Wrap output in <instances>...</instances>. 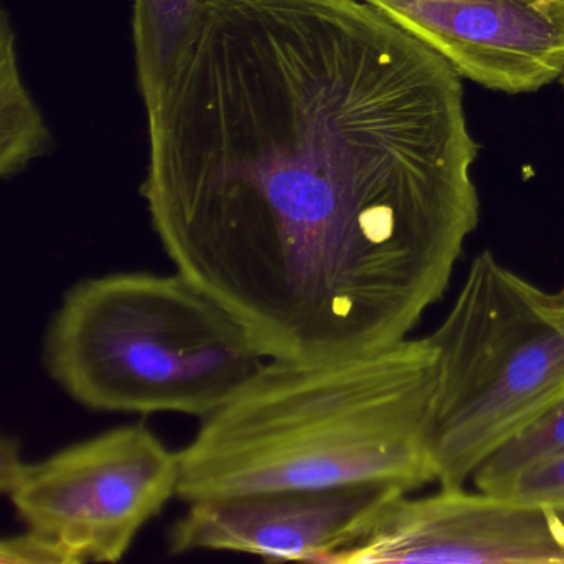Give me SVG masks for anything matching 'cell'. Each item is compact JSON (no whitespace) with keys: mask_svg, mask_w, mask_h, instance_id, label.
Segmentation results:
<instances>
[{"mask_svg":"<svg viewBox=\"0 0 564 564\" xmlns=\"http://www.w3.org/2000/svg\"><path fill=\"white\" fill-rule=\"evenodd\" d=\"M141 194L269 359L394 345L480 219L454 68L365 0H204Z\"/></svg>","mask_w":564,"mask_h":564,"instance_id":"cell-1","label":"cell"},{"mask_svg":"<svg viewBox=\"0 0 564 564\" xmlns=\"http://www.w3.org/2000/svg\"><path fill=\"white\" fill-rule=\"evenodd\" d=\"M431 339L312 361L267 359L181 455L177 497L435 481Z\"/></svg>","mask_w":564,"mask_h":564,"instance_id":"cell-2","label":"cell"},{"mask_svg":"<svg viewBox=\"0 0 564 564\" xmlns=\"http://www.w3.org/2000/svg\"><path fill=\"white\" fill-rule=\"evenodd\" d=\"M267 359L249 329L177 270L75 283L42 346L48 376L68 398L123 414L209 417Z\"/></svg>","mask_w":564,"mask_h":564,"instance_id":"cell-3","label":"cell"},{"mask_svg":"<svg viewBox=\"0 0 564 564\" xmlns=\"http://www.w3.org/2000/svg\"><path fill=\"white\" fill-rule=\"evenodd\" d=\"M427 338L437 351L427 431L435 481L464 488L564 399V286L541 289L481 252Z\"/></svg>","mask_w":564,"mask_h":564,"instance_id":"cell-4","label":"cell"},{"mask_svg":"<svg viewBox=\"0 0 564 564\" xmlns=\"http://www.w3.org/2000/svg\"><path fill=\"white\" fill-rule=\"evenodd\" d=\"M181 455L147 425H124L24 462L2 444L0 485L29 530L61 541L78 563H118L177 495Z\"/></svg>","mask_w":564,"mask_h":564,"instance_id":"cell-5","label":"cell"},{"mask_svg":"<svg viewBox=\"0 0 564 564\" xmlns=\"http://www.w3.org/2000/svg\"><path fill=\"white\" fill-rule=\"evenodd\" d=\"M564 564V508L441 488L386 498L338 564Z\"/></svg>","mask_w":564,"mask_h":564,"instance_id":"cell-6","label":"cell"},{"mask_svg":"<svg viewBox=\"0 0 564 564\" xmlns=\"http://www.w3.org/2000/svg\"><path fill=\"white\" fill-rule=\"evenodd\" d=\"M455 74L505 94L564 74V0H365Z\"/></svg>","mask_w":564,"mask_h":564,"instance_id":"cell-7","label":"cell"},{"mask_svg":"<svg viewBox=\"0 0 564 564\" xmlns=\"http://www.w3.org/2000/svg\"><path fill=\"white\" fill-rule=\"evenodd\" d=\"M391 485L279 490L193 501L170 533L173 554L229 551L267 561L338 564Z\"/></svg>","mask_w":564,"mask_h":564,"instance_id":"cell-8","label":"cell"},{"mask_svg":"<svg viewBox=\"0 0 564 564\" xmlns=\"http://www.w3.org/2000/svg\"><path fill=\"white\" fill-rule=\"evenodd\" d=\"M204 0H133L138 85L147 110L156 107L193 44Z\"/></svg>","mask_w":564,"mask_h":564,"instance_id":"cell-9","label":"cell"},{"mask_svg":"<svg viewBox=\"0 0 564 564\" xmlns=\"http://www.w3.org/2000/svg\"><path fill=\"white\" fill-rule=\"evenodd\" d=\"M51 148V133L22 80L14 29L4 11L0 24V174L22 173Z\"/></svg>","mask_w":564,"mask_h":564,"instance_id":"cell-10","label":"cell"},{"mask_svg":"<svg viewBox=\"0 0 564 564\" xmlns=\"http://www.w3.org/2000/svg\"><path fill=\"white\" fill-rule=\"evenodd\" d=\"M564 452V399L501 445L475 471L478 490L498 494L505 485L534 465Z\"/></svg>","mask_w":564,"mask_h":564,"instance_id":"cell-11","label":"cell"},{"mask_svg":"<svg viewBox=\"0 0 564 564\" xmlns=\"http://www.w3.org/2000/svg\"><path fill=\"white\" fill-rule=\"evenodd\" d=\"M494 495H501L521 503L564 508V452L543 464L528 468Z\"/></svg>","mask_w":564,"mask_h":564,"instance_id":"cell-12","label":"cell"},{"mask_svg":"<svg viewBox=\"0 0 564 564\" xmlns=\"http://www.w3.org/2000/svg\"><path fill=\"white\" fill-rule=\"evenodd\" d=\"M0 561L4 564H80L61 541L34 530L6 538L0 544Z\"/></svg>","mask_w":564,"mask_h":564,"instance_id":"cell-13","label":"cell"},{"mask_svg":"<svg viewBox=\"0 0 564 564\" xmlns=\"http://www.w3.org/2000/svg\"><path fill=\"white\" fill-rule=\"evenodd\" d=\"M560 80H561V84H563V87H564V74H563V75H561Z\"/></svg>","mask_w":564,"mask_h":564,"instance_id":"cell-14","label":"cell"}]
</instances>
